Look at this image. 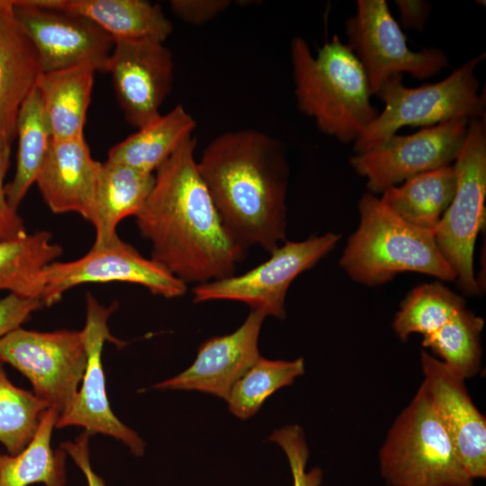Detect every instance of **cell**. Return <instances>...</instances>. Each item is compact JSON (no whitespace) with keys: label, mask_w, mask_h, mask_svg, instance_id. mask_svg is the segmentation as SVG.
<instances>
[{"label":"cell","mask_w":486,"mask_h":486,"mask_svg":"<svg viewBox=\"0 0 486 486\" xmlns=\"http://www.w3.org/2000/svg\"><path fill=\"white\" fill-rule=\"evenodd\" d=\"M485 53L469 59L443 80L418 87H407L401 76L389 78L376 95L384 103L382 112L354 142L355 153L382 143L405 126L432 127L436 124L485 116V91L479 90L475 71Z\"/></svg>","instance_id":"5b68a950"},{"label":"cell","mask_w":486,"mask_h":486,"mask_svg":"<svg viewBox=\"0 0 486 486\" xmlns=\"http://www.w3.org/2000/svg\"><path fill=\"white\" fill-rule=\"evenodd\" d=\"M58 413L49 408L41 417L38 429L26 447L11 455L0 452V486H64L66 452L53 451L51 435Z\"/></svg>","instance_id":"484cf974"},{"label":"cell","mask_w":486,"mask_h":486,"mask_svg":"<svg viewBox=\"0 0 486 486\" xmlns=\"http://www.w3.org/2000/svg\"><path fill=\"white\" fill-rule=\"evenodd\" d=\"M52 234L39 230L22 238L0 240V290L26 298H40L42 271L63 249Z\"/></svg>","instance_id":"d4e9b609"},{"label":"cell","mask_w":486,"mask_h":486,"mask_svg":"<svg viewBox=\"0 0 486 486\" xmlns=\"http://www.w3.org/2000/svg\"><path fill=\"white\" fill-rule=\"evenodd\" d=\"M0 360V443L8 454L21 453L35 435L48 403L16 387Z\"/></svg>","instance_id":"4dcf8cb0"},{"label":"cell","mask_w":486,"mask_h":486,"mask_svg":"<svg viewBox=\"0 0 486 486\" xmlns=\"http://www.w3.org/2000/svg\"><path fill=\"white\" fill-rule=\"evenodd\" d=\"M12 1L14 17L34 45L42 72L76 66L106 72L114 40L94 22L40 0Z\"/></svg>","instance_id":"7c38bea8"},{"label":"cell","mask_w":486,"mask_h":486,"mask_svg":"<svg viewBox=\"0 0 486 486\" xmlns=\"http://www.w3.org/2000/svg\"><path fill=\"white\" fill-rule=\"evenodd\" d=\"M38 52L14 17L12 0H0V150L11 151L22 104L41 74Z\"/></svg>","instance_id":"d6986e66"},{"label":"cell","mask_w":486,"mask_h":486,"mask_svg":"<svg viewBox=\"0 0 486 486\" xmlns=\"http://www.w3.org/2000/svg\"><path fill=\"white\" fill-rule=\"evenodd\" d=\"M15 132L18 139L15 173L4 190L10 206L17 211L30 187L36 182L51 140L36 86L22 104Z\"/></svg>","instance_id":"4316f807"},{"label":"cell","mask_w":486,"mask_h":486,"mask_svg":"<svg viewBox=\"0 0 486 486\" xmlns=\"http://www.w3.org/2000/svg\"><path fill=\"white\" fill-rule=\"evenodd\" d=\"M269 440L277 444L284 452L290 464L293 486L320 485L322 471L319 467L306 471L309 448L303 430L299 425H287L276 429Z\"/></svg>","instance_id":"1f68e13d"},{"label":"cell","mask_w":486,"mask_h":486,"mask_svg":"<svg viewBox=\"0 0 486 486\" xmlns=\"http://www.w3.org/2000/svg\"><path fill=\"white\" fill-rule=\"evenodd\" d=\"M230 4L228 0H172V13L184 22L202 25L212 20Z\"/></svg>","instance_id":"e575fe53"},{"label":"cell","mask_w":486,"mask_h":486,"mask_svg":"<svg viewBox=\"0 0 486 486\" xmlns=\"http://www.w3.org/2000/svg\"><path fill=\"white\" fill-rule=\"evenodd\" d=\"M114 309L113 304L104 307L87 294L86 320L81 330L87 356L83 383L70 406L58 416L56 427L77 426L84 428L90 435L111 436L129 446L133 454L140 456L145 450L143 440L113 414L105 390L103 346L106 340L120 344L111 335L107 325Z\"/></svg>","instance_id":"5bb4252c"},{"label":"cell","mask_w":486,"mask_h":486,"mask_svg":"<svg viewBox=\"0 0 486 486\" xmlns=\"http://www.w3.org/2000/svg\"><path fill=\"white\" fill-rule=\"evenodd\" d=\"M340 239V234L329 231L301 241L285 240L266 261L248 272L197 284L193 289L194 302H239L251 310H261L266 317L284 320L292 281L327 256Z\"/></svg>","instance_id":"ba28073f"},{"label":"cell","mask_w":486,"mask_h":486,"mask_svg":"<svg viewBox=\"0 0 486 486\" xmlns=\"http://www.w3.org/2000/svg\"><path fill=\"white\" fill-rule=\"evenodd\" d=\"M303 373L302 357L286 361L260 356L231 387L226 399L229 410L241 419L249 418L269 396L292 384Z\"/></svg>","instance_id":"f546056e"},{"label":"cell","mask_w":486,"mask_h":486,"mask_svg":"<svg viewBox=\"0 0 486 486\" xmlns=\"http://www.w3.org/2000/svg\"><path fill=\"white\" fill-rule=\"evenodd\" d=\"M425 385L456 454L472 479L486 476V419L473 404L464 380L422 351Z\"/></svg>","instance_id":"2e32d148"},{"label":"cell","mask_w":486,"mask_h":486,"mask_svg":"<svg viewBox=\"0 0 486 486\" xmlns=\"http://www.w3.org/2000/svg\"><path fill=\"white\" fill-rule=\"evenodd\" d=\"M89 66L41 72L36 88L52 140L84 136L94 76Z\"/></svg>","instance_id":"7402d4cb"},{"label":"cell","mask_w":486,"mask_h":486,"mask_svg":"<svg viewBox=\"0 0 486 486\" xmlns=\"http://www.w3.org/2000/svg\"><path fill=\"white\" fill-rule=\"evenodd\" d=\"M192 135L156 171L153 188L135 216L151 258L184 283L233 275L246 248L226 229L202 180Z\"/></svg>","instance_id":"6da1fadb"},{"label":"cell","mask_w":486,"mask_h":486,"mask_svg":"<svg viewBox=\"0 0 486 486\" xmlns=\"http://www.w3.org/2000/svg\"><path fill=\"white\" fill-rule=\"evenodd\" d=\"M0 360L24 375L34 394L59 416L77 392L87 356L81 331L39 332L20 327L0 339Z\"/></svg>","instance_id":"9c48e42d"},{"label":"cell","mask_w":486,"mask_h":486,"mask_svg":"<svg viewBox=\"0 0 486 486\" xmlns=\"http://www.w3.org/2000/svg\"><path fill=\"white\" fill-rule=\"evenodd\" d=\"M155 183V175L109 161L97 171L94 216V248L106 246L118 238L117 225L136 216L144 206Z\"/></svg>","instance_id":"ffe728a7"},{"label":"cell","mask_w":486,"mask_h":486,"mask_svg":"<svg viewBox=\"0 0 486 486\" xmlns=\"http://www.w3.org/2000/svg\"><path fill=\"white\" fill-rule=\"evenodd\" d=\"M43 4L83 15L115 40L162 42L173 25L158 4L145 0H40Z\"/></svg>","instance_id":"44dd1931"},{"label":"cell","mask_w":486,"mask_h":486,"mask_svg":"<svg viewBox=\"0 0 486 486\" xmlns=\"http://www.w3.org/2000/svg\"><path fill=\"white\" fill-rule=\"evenodd\" d=\"M195 126L193 116L177 104L111 148L107 161L153 174L193 135Z\"/></svg>","instance_id":"cb8c5ba5"},{"label":"cell","mask_w":486,"mask_h":486,"mask_svg":"<svg viewBox=\"0 0 486 486\" xmlns=\"http://www.w3.org/2000/svg\"><path fill=\"white\" fill-rule=\"evenodd\" d=\"M126 282L142 285L151 293L172 299L187 292L186 284L164 266L142 256L119 237L110 244L94 248L69 262L54 261L42 271L40 301L51 306L72 287L86 283Z\"/></svg>","instance_id":"4fadbf2b"},{"label":"cell","mask_w":486,"mask_h":486,"mask_svg":"<svg viewBox=\"0 0 486 486\" xmlns=\"http://www.w3.org/2000/svg\"><path fill=\"white\" fill-rule=\"evenodd\" d=\"M43 305L40 299L9 293L0 300V339L20 328L31 314Z\"/></svg>","instance_id":"d6a6232c"},{"label":"cell","mask_w":486,"mask_h":486,"mask_svg":"<svg viewBox=\"0 0 486 486\" xmlns=\"http://www.w3.org/2000/svg\"><path fill=\"white\" fill-rule=\"evenodd\" d=\"M294 96L299 111L341 142H355L377 117L359 59L338 35L310 52L304 39L291 42Z\"/></svg>","instance_id":"3957f363"},{"label":"cell","mask_w":486,"mask_h":486,"mask_svg":"<svg viewBox=\"0 0 486 486\" xmlns=\"http://www.w3.org/2000/svg\"><path fill=\"white\" fill-rule=\"evenodd\" d=\"M345 30L346 45L362 64L372 94L392 76L408 73L426 79L449 64L439 49L410 50L385 0H357L356 14L346 20Z\"/></svg>","instance_id":"30bf717a"},{"label":"cell","mask_w":486,"mask_h":486,"mask_svg":"<svg viewBox=\"0 0 486 486\" xmlns=\"http://www.w3.org/2000/svg\"><path fill=\"white\" fill-rule=\"evenodd\" d=\"M468 123L465 119L453 120L410 135L394 134L355 153L349 164L365 178L368 193L382 194L411 176L452 165L464 146Z\"/></svg>","instance_id":"8fae6325"},{"label":"cell","mask_w":486,"mask_h":486,"mask_svg":"<svg viewBox=\"0 0 486 486\" xmlns=\"http://www.w3.org/2000/svg\"><path fill=\"white\" fill-rule=\"evenodd\" d=\"M106 72L131 126L140 129L161 114L159 109L174 80L173 56L164 43L115 40Z\"/></svg>","instance_id":"9a60e30c"},{"label":"cell","mask_w":486,"mask_h":486,"mask_svg":"<svg viewBox=\"0 0 486 486\" xmlns=\"http://www.w3.org/2000/svg\"><path fill=\"white\" fill-rule=\"evenodd\" d=\"M453 165L456 189L435 230V239L455 274L459 289L473 296L482 292L473 252L486 218V115L469 121L464 146Z\"/></svg>","instance_id":"52a82bcc"},{"label":"cell","mask_w":486,"mask_h":486,"mask_svg":"<svg viewBox=\"0 0 486 486\" xmlns=\"http://www.w3.org/2000/svg\"><path fill=\"white\" fill-rule=\"evenodd\" d=\"M456 184L452 164L411 176L385 190L380 200L409 224L435 232L454 195Z\"/></svg>","instance_id":"603a6c76"},{"label":"cell","mask_w":486,"mask_h":486,"mask_svg":"<svg viewBox=\"0 0 486 486\" xmlns=\"http://www.w3.org/2000/svg\"><path fill=\"white\" fill-rule=\"evenodd\" d=\"M400 22L404 28L422 31L430 13V4L421 0H396Z\"/></svg>","instance_id":"8d00e7d4"},{"label":"cell","mask_w":486,"mask_h":486,"mask_svg":"<svg viewBox=\"0 0 486 486\" xmlns=\"http://www.w3.org/2000/svg\"><path fill=\"white\" fill-rule=\"evenodd\" d=\"M197 166L237 242L271 253L285 241L290 167L279 140L256 130L227 131L208 143Z\"/></svg>","instance_id":"7a4b0ae2"},{"label":"cell","mask_w":486,"mask_h":486,"mask_svg":"<svg viewBox=\"0 0 486 486\" xmlns=\"http://www.w3.org/2000/svg\"><path fill=\"white\" fill-rule=\"evenodd\" d=\"M266 317L261 310H251L239 328L203 342L187 369L155 388L194 390L226 400L233 384L260 357L258 338Z\"/></svg>","instance_id":"e0dca14e"},{"label":"cell","mask_w":486,"mask_h":486,"mask_svg":"<svg viewBox=\"0 0 486 486\" xmlns=\"http://www.w3.org/2000/svg\"><path fill=\"white\" fill-rule=\"evenodd\" d=\"M464 308V299L444 284L425 283L407 294L394 316L392 328L402 341L414 333L426 337L438 330Z\"/></svg>","instance_id":"83f0119b"},{"label":"cell","mask_w":486,"mask_h":486,"mask_svg":"<svg viewBox=\"0 0 486 486\" xmlns=\"http://www.w3.org/2000/svg\"><path fill=\"white\" fill-rule=\"evenodd\" d=\"M11 151L0 150V240L20 238L27 235L23 220L6 198L4 177L10 166Z\"/></svg>","instance_id":"836d02e7"},{"label":"cell","mask_w":486,"mask_h":486,"mask_svg":"<svg viewBox=\"0 0 486 486\" xmlns=\"http://www.w3.org/2000/svg\"><path fill=\"white\" fill-rule=\"evenodd\" d=\"M99 165L84 136L51 139L35 182L51 212H76L91 222Z\"/></svg>","instance_id":"ac0fdd59"},{"label":"cell","mask_w":486,"mask_h":486,"mask_svg":"<svg viewBox=\"0 0 486 486\" xmlns=\"http://www.w3.org/2000/svg\"><path fill=\"white\" fill-rule=\"evenodd\" d=\"M379 455L391 486H472L423 383L395 419Z\"/></svg>","instance_id":"8992f818"},{"label":"cell","mask_w":486,"mask_h":486,"mask_svg":"<svg viewBox=\"0 0 486 486\" xmlns=\"http://www.w3.org/2000/svg\"><path fill=\"white\" fill-rule=\"evenodd\" d=\"M89 436L86 431L81 433L74 442L66 441L60 448L69 454L86 476L87 486H105L104 480L97 475L90 464Z\"/></svg>","instance_id":"d590c367"},{"label":"cell","mask_w":486,"mask_h":486,"mask_svg":"<svg viewBox=\"0 0 486 486\" xmlns=\"http://www.w3.org/2000/svg\"><path fill=\"white\" fill-rule=\"evenodd\" d=\"M482 317L464 308L436 332L423 337L422 346L430 348L453 374L465 380L481 367Z\"/></svg>","instance_id":"f1b7e54d"},{"label":"cell","mask_w":486,"mask_h":486,"mask_svg":"<svg viewBox=\"0 0 486 486\" xmlns=\"http://www.w3.org/2000/svg\"><path fill=\"white\" fill-rule=\"evenodd\" d=\"M358 213V225L338 262L351 280L379 286L399 274L410 272L455 282V274L440 253L434 231L404 221L368 192L359 200Z\"/></svg>","instance_id":"277c9868"}]
</instances>
